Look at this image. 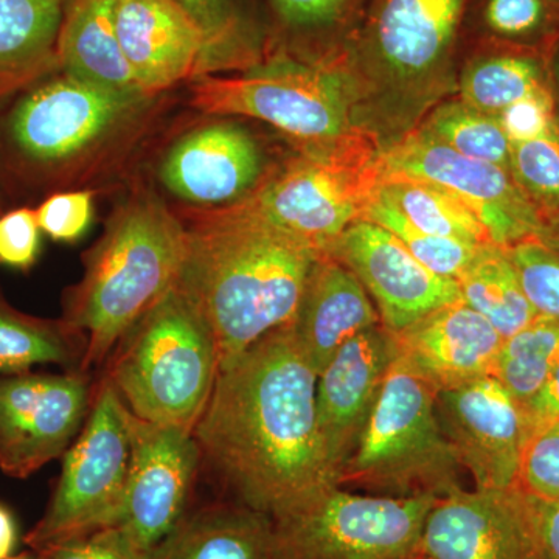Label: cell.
Returning <instances> with one entry per match:
<instances>
[{
  "mask_svg": "<svg viewBox=\"0 0 559 559\" xmlns=\"http://www.w3.org/2000/svg\"><path fill=\"white\" fill-rule=\"evenodd\" d=\"M318 373L289 326L221 364L194 439L238 496L272 520L336 487L320 451Z\"/></svg>",
  "mask_w": 559,
  "mask_h": 559,
  "instance_id": "obj_1",
  "label": "cell"
},
{
  "mask_svg": "<svg viewBox=\"0 0 559 559\" xmlns=\"http://www.w3.org/2000/svg\"><path fill=\"white\" fill-rule=\"evenodd\" d=\"M320 253L235 204L202 213L187 229L176 286L212 331L219 366L288 325Z\"/></svg>",
  "mask_w": 559,
  "mask_h": 559,
  "instance_id": "obj_2",
  "label": "cell"
},
{
  "mask_svg": "<svg viewBox=\"0 0 559 559\" xmlns=\"http://www.w3.org/2000/svg\"><path fill=\"white\" fill-rule=\"evenodd\" d=\"M187 227L151 193L124 202L100 241L84 257V275L70 290L62 325L84 337L81 371L102 366L121 340L162 299L182 271Z\"/></svg>",
  "mask_w": 559,
  "mask_h": 559,
  "instance_id": "obj_3",
  "label": "cell"
},
{
  "mask_svg": "<svg viewBox=\"0 0 559 559\" xmlns=\"http://www.w3.org/2000/svg\"><path fill=\"white\" fill-rule=\"evenodd\" d=\"M218 369L212 331L175 286L117 345L106 378L135 417L194 430Z\"/></svg>",
  "mask_w": 559,
  "mask_h": 559,
  "instance_id": "obj_4",
  "label": "cell"
},
{
  "mask_svg": "<svg viewBox=\"0 0 559 559\" xmlns=\"http://www.w3.org/2000/svg\"><path fill=\"white\" fill-rule=\"evenodd\" d=\"M355 68L348 53L308 60L282 53L238 75H202L191 105L210 116L266 121L300 146L342 138L355 128Z\"/></svg>",
  "mask_w": 559,
  "mask_h": 559,
  "instance_id": "obj_5",
  "label": "cell"
},
{
  "mask_svg": "<svg viewBox=\"0 0 559 559\" xmlns=\"http://www.w3.org/2000/svg\"><path fill=\"white\" fill-rule=\"evenodd\" d=\"M462 466L441 429L436 392L396 356L337 487L390 498H444L463 488Z\"/></svg>",
  "mask_w": 559,
  "mask_h": 559,
  "instance_id": "obj_6",
  "label": "cell"
},
{
  "mask_svg": "<svg viewBox=\"0 0 559 559\" xmlns=\"http://www.w3.org/2000/svg\"><path fill=\"white\" fill-rule=\"evenodd\" d=\"M382 173V151L373 135L355 127L331 142L301 146L235 205L323 252L362 218Z\"/></svg>",
  "mask_w": 559,
  "mask_h": 559,
  "instance_id": "obj_7",
  "label": "cell"
},
{
  "mask_svg": "<svg viewBox=\"0 0 559 559\" xmlns=\"http://www.w3.org/2000/svg\"><path fill=\"white\" fill-rule=\"evenodd\" d=\"M131 459V412L105 377L46 513L25 536L33 551L119 524Z\"/></svg>",
  "mask_w": 559,
  "mask_h": 559,
  "instance_id": "obj_8",
  "label": "cell"
},
{
  "mask_svg": "<svg viewBox=\"0 0 559 559\" xmlns=\"http://www.w3.org/2000/svg\"><path fill=\"white\" fill-rule=\"evenodd\" d=\"M439 498L356 495L330 487L274 518V559H414Z\"/></svg>",
  "mask_w": 559,
  "mask_h": 559,
  "instance_id": "obj_9",
  "label": "cell"
},
{
  "mask_svg": "<svg viewBox=\"0 0 559 559\" xmlns=\"http://www.w3.org/2000/svg\"><path fill=\"white\" fill-rule=\"evenodd\" d=\"M150 95L105 90L61 73L32 87L7 120L11 148L27 164L57 168L119 132Z\"/></svg>",
  "mask_w": 559,
  "mask_h": 559,
  "instance_id": "obj_10",
  "label": "cell"
},
{
  "mask_svg": "<svg viewBox=\"0 0 559 559\" xmlns=\"http://www.w3.org/2000/svg\"><path fill=\"white\" fill-rule=\"evenodd\" d=\"M382 176L426 180L452 191L473 210L492 245L511 248L525 240L551 245L549 230L510 171L462 156L425 131H414L382 151Z\"/></svg>",
  "mask_w": 559,
  "mask_h": 559,
  "instance_id": "obj_11",
  "label": "cell"
},
{
  "mask_svg": "<svg viewBox=\"0 0 559 559\" xmlns=\"http://www.w3.org/2000/svg\"><path fill=\"white\" fill-rule=\"evenodd\" d=\"M469 0H369L349 44L353 68L389 83H425L450 68Z\"/></svg>",
  "mask_w": 559,
  "mask_h": 559,
  "instance_id": "obj_12",
  "label": "cell"
},
{
  "mask_svg": "<svg viewBox=\"0 0 559 559\" xmlns=\"http://www.w3.org/2000/svg\"><path fill=\"white\" fill-rule=\"evenodd\" d=\"M201 457L193 430L131 414L130 469L117 527L151 557L189 516Z\"/></svg>",
  "mask_w": 559,
  "mask_h": 559,
  "instance_id": "obj_13",
  "label": "cell"
},
{
  "mask_svg": "<svg viewBox=\"0 0 559 559\" xmlns=\"http://www.w3.org/2000/svg\"><path fill=\"white\" fill-rule=\"evenodd\" d=\"M91 388L84 371L0 378V471L25 479L62 457L86 423Z\"/></svg>",
  "mask_w": 559,
  "mask_h": 559,
  "instance_id": "obj_14",
  "label": "cell"
},
{
  "mask_svg": "<svg viewBox=\"0 0 559 559\" xmlns=\"http://www.w3.org/2000/svg\"><path fill=\"white\" fill-rule=\"evenodd\" d=\"M444 437L476 489L518 487L530 439L520 401L495 377L436 393Z\"/></svg>",
  "mask_w": 559,
  "mask_h": 559,
  "instance_id": "obj_15",
  "label": "cell"
},
{
  "mask_svg": "<svg viewBox=\"0 0 559 559\" xmlns=\"http://www.w3.org/2000/svg\"><path fill=\"white\" fill-rule=\"evenodd\" d=\"M429 559H546L535 507L520 487L460 488L437 499L426 518Z\"/></svg>",
  "mask_w": 559,
  "mask_h": 559,
  "instance_id": "obj_16",
  "label": "cell"
},
{
  "mask_svg": "<svg viewBox=\"0 0 559 559\" xmlns=\"http://www.w3.org/2000/svg\"><path fill=\"white\" fill-rule=\"evenodd\" d=\"M323 252L356 275L392 333L462 300L457 280L433 274L395 235L370 221L353 223Z\"/></svg>",
  "mask_w": 559,
  "mask_h": 559,
  "instance_id": "obj_17",
  "label": "cell"
},
{
  "mask_svg": "<svg viewBox=\"0 0 559 559\" xmlns=\"http://www.w3.org/2000/svg\"><path fill=\"white\" fill-rule=\"evenodd\" d=\"M395 358V336L380 323L345 342L319 373L316 419L320 451L336 487L369 425Z\"/></svg>",
  "mask_w": 559,
  "mask_h": 559,
  "instance_id": "obj_18",
  "label": "cell"
},
{
  "mask_svg": "<svg viewBox=\"0 0 559 559\" xmlns=\"http://www.w3.org/2000/svg\"><path fill=\"white\" fill-rule=\"evenodd\" d=\"M396 356L433 392L492 377L503 337L463 300L393 333Z\"/></svg>",
  "mask_w": 559,
  "mask_h": 559,
  "instance_id": "obj_19",
  "label": "cell"
},
{
  "mask_svg": "<svg viewBox=\"0 0 559 559\" xmlns=\"http://www.w3.org/2000/svg\"><path fill=\"white\" fill-rule=\"evenodd\" d=\"M160 179L179 200L226 207L259 186L260 148L245 128L223 121L207 124L173 146Z\"/></svg>",
  "mask_w": 559,
  "mask_h": 559,
  "instance_id": "obj_20",
  "label": "cell"
},
{
  "mask_svg": "<svg viewBox=\"0 0 559 559\" xmlns=\"http://www.w3.org/2000/svg\"><path fill=\"white\" fill-rule=\"evenodd\" d=\"M121 49L146 95L200 75L204 39L170 0H116Z\"/></svg>",
  "mask_w": 559,
  "mask_h": 559,
  "instance_id": "obj_21",
  "label": "cell"
},
{
  "mask_svg": "<svg viewBox=\"0 0 559 559\" xmlns=\"http://www.w3.org/2000/svg\"><path fill=\"white\" fill-rule=\"evenodd\" d=\"M380 323V314L356 275L329 253H320L288 323L318 377L345 342Z\"/></svg>",
  "mask_w": 559,
  "mask_h": 559,
  "instance_id": "obj_22",
  "label": "cell"
},
{
  "mask_svg": "<svg viewBox=\"0 0 559 559\" xmlns=\"http://www.w3.org/2000/svg\"><path fill=\"white\" fill-rule=\"evenodd\" d=\"M58 69L117 92H139L117 33L116 0H69L57 46Z\"/></svg>",
  "mask_w": 559,
  "mask_h": 559,
  "instance_id": "obj_23",
  "label": "cell"
},
{
  "mask_svg": "<svg viewBox=\"0 0 559 559\" xmlns=\"http://www.w3.org/2000/svg\"><path fill=\"white\" fill-rule=\"evenodd\" d=\"M69 0H0V103L58 69Z\"/></svg>",
  "mask_w": 559,
  "mask_h": 559,
  "instance_id": "obj_24",
  "label": "cell"
},
{
  "mask_svg": "<svg viewBox=\"0 0 559 559\" xmlns=\"http://www.w3.org/2000/svg\"><path fill=\"white\" fill-rule=\"evenodd\" d=\"M156 559H274V521L238 502L190 513Z\"/></svg>",
  "mask_w": 559,
  "mask_h": 559,
  "instance_id": "obj_25",
  "label": "cell"
},
{
  "mask_svg": "<svg viewBox=\"0 0 559 559\" xmlns=\"http://www.w3.org/2000/svg\"><path fill=\"white\" fill-rule=\"evenodd\" d=\"M460 83L463 103L498 117L513 103L549 86L547 50L480 40L479 51L466 66Z\"/></svg>",
  "mask_w": 559,
  "mask_h": 559,
  "instance_id": "obj_26",
  "label": "cell"
},
{
  "mask_svg": "<svg viewBox=\"0 0 559 559\" xmlns=\"http://www.w3.org/2000/svg\"><path fill=\"white\" fill-rule=\"evenodd\" d=\"M460 296L484 316L503 340L538 318L522 289L509 248L485 242L459 275Z\"/></svg>",
  "mask_w": 559,
  "mask_h": 559,
  "instance_id": "obj_27",
  "label": "cell"
},
{
  "mask_svg": "<svg viewBox=\"0 0 559 559\" xmlns=\"http://www.w3.org/2000/svg\"><path fill=\"white\" fill-rule=\"evenodd\" d=\"M285 39L282 53L308 60L348 53L364 0H270Z\"/></svg>",
  "mask_w": 559,
  "mask_h": 559,
  "instance_id": "obj_28",
  "label": "cell"
},
{
  "mask_svg": "<svg viewBox=\"0 0 559 559\" xmlns=\"http://www.w3.org/2000/svg\"><path fill=\"white\" fill-rule=\"evenodd\" d=\"M204 39L202 75L218 70H245L264 58L266 36L245 0H170Z\"/></svg>",
  "mask_w": 559,
  "mask_h": 559,
  "instance_id": "obj_29",
  "label": "cell"
},
{
  "mask_svg": "<svg viewBox=\"0 0 559 559\" xmlns=\"http://www.w3.org/2000/svg\"><path fill=\"white\" fill-rule=\"evenodd\" d=\"M377 193L423 231L468 245L491 242L473 210L443 187L426 180L382 176Z\"/></svg>",
  "mask_w": 559,
  "mask_h": 559,
  "instance_id": "obj_30",
  "label": "cell"
},
{
  "mask_svg": "<svg viewBox=\"0 0 559 559\" xmlns=\"http://www.w3.org/2000/svg\"><path fill=\"white\" fill-rule=\"evenodd\" d=\"M61 323L31 318L0 300V373H27L35 366H70L83 348Z\"/></svg>",
  "mask_w": 559,
  "mask_h": 559,
  "instance_id": "obj_31",
  "label": "cell"
},
{
  "mask_svg": "<svg viewBox=\"0 0 559 559\" xmlns=\"http://www.w3.org/2000/svg\"><path fill=\"white\" fill-rule=\"evenodd\" d=\"M480 40L549 50L559 36V7L555 0H474L466 14Z\"/></svg>",
  "mask_w": 559,
  "mask_h": 559,
  "instance_id": "obj_32",
  "label": "cell"
},
{
  "mask_svg": "<svg viewBox=\"0 0 559 559\" xmlns=\"http://www.w3.org/2000/svg\"><path fill=\"white\" fill-rule=\"evenodd\" d=\"M559 366V320L538 316L525 329L503 340L492 377L522 407Z\"/></svg>",
  "mask_w": 559,
  "mask_h": 559,
  "instance_id": "obj_33",
  "label": "cell"
},
{
  "mask_svg": "<svg viewBox=\"0 0 559 559\" xmlns=\"http://www.w3.org/2000/svg\"><path fill=\"white\" fill-rule=\"evenodd\" d=\"M419 130L471 159L488 162L510 171L511 143L498 117L450 102L430 114Z\"/></svg>",
  "mask_w": 559,
  "mask_h": 559,
  "instance_id": "obj_34",
  "label": "cell"
},
{
  "mask_svg": "<svg viewBox=\"0 0 559 559\" xmlns=\"http://www.w3.org/2000/svg\"><path fill=\"white\" fill-rule=\"evenodd\" d=\"M510 173L559 246V127L544 138L511 145Z\"/></svg>",
  "mask_w": 559,
  "mask_h": 559,
  "instance_id": "obj_35",
  "label": "cell"
},
{
  "mask_svg": "<svg viewBox=\"0 0 559 559\" xmlns=\"http://www.w3.org/2000/svg\"><path fill=\"white\" fill-rule=\"evenodd\" d=\"M360 219L378 224L395 235L423 266L440 277L457 280L480 246L437 237L418 229L400 210L382 200L378 193L371 198Z\"/></svg>",
  "mask_w": 559,
  "mask_h": 559,
  "instance_id": "obj_36",
  "label": "cell"
},
{
  "mask_svg": "<svg viewBox=\"0 0 559 559\" xmlns=\"http://www.w3.org/2000/svg\"><path fill=\"white\" fill-rule=\"evenodd\" d=\"M509 252L532 307L544 318L559 320V246L525 240Z\"/></svg>",
  "mask_w": 559,
  "mask_h": 559,
  "instance_id": "obj_37",
  "label": "cell"
},
{
  "mask_svg": "<svg viewBox=\"0 0 559 559\" xmlns=\"http://www.w3.org/2000/svg\"><path fill=\"white\" fill-rule=\"evenodd\" d=\"M518 487L533 498H559V418L530 437Z\"/></svg>",
  "mask_w": 559,
  "mask_h": 559,
  "instance_id": "obj_38",
  "label": "cell"
},
{
  "mask_svg": "<svg viewBox=\"0 0 559 559\" xmlns=\"http://www.w3.org/2000/svg\"><path fill=\"white\" fill-rule=\"evenodd\" d=\"M498 120L511 145L550 134L559 127L551 86L540 87L522 100L513 103L499 114Z\"/></svg>",
  "mask_w": 559,
  "mask_h": 559,
  "instance_id": "obj_39",
  "label": "cell"
},
{
  "mask_svg": "<svg viewBox=\"0 0 559 559\" xmlns=\"http://www.w3.org/2000/svg\"><path fill=\"white\" fill-rule=\"evenodd\" d=\"M35 212L40 231L51 240L72 242L91 226L94 198L90 191H64L44 201Z\"/></svg>",
  "mask_w": 559,
  "mask_h": 559,
  "instance_id": "obj_40",
  "label": "cell"
},
{
  "mask_svg": "<svg viewBox=\"0 0 559 559\" xmlns=\"http://www.w3.org/2000/svg\"><path fill=\"white\" fill-rule=\"evenodd\" d=\"M35 554L38 559H156L135 546L117 525L55 544Z\"/></svg>",
  "mask_w": 559,
  "mask_h": 559,
  "instance_id": "obj_41",
  "label": "cell"
},
{
  "mask_svg": "<svg viewBox=\"0 0 559 559\" xmlns=\"http://www.w3.org/2000/svg\"><path fill=\"white\" fill-rule=\"evenodd\" d=\"M40 227L35 210L17 209L0 216V264L31 270L38 259Z\"/></svg>",
  "mask_w": 559,
  "mask_h": 559,
  "instance_id": "obj_42",
  "label": "cell"
},
{
  "mask_svg": "<svg viewBox=\"0 0 559 559\" xmlns=\"http://www.w3.org/2000/svg\"><path fill=\"white\" fill-rule=\"evenodd\" d=\"M530 437L535 430L559 418V366L550 374L546 384L524 406Z\"/></svg>",
  "mask_w": 559,
  "mask_h": 559,
  "instance_id": "obj_43",
  "label": "cell"
},
{
  "mask_svg": "<svg viewBox=\"0 0 559 559\" xmlns=\"http://www.w3.org/2000/svg\"><path fill=\"white\" fill-rule=\"evenodd\" d=\"M530 498L535 507L540 543H543L546 559H559V498L538 499L533 496Z\"/></svg>",
  "mask_w": 559,
  "mask_h": 559,
  "instance_id": "obj_44",
  "label": "cell"
},
{
  "mask_svg": "<svg viewBox=\"0 0 559 559\" xmlns=\"http://www.w3.org/2000/svg\"><path fill=\"white\" fill-rule=\"evenodd\" d=\"M17 527L13 514L0 506V559H10L16 549Z\"/></svg>",
  "mask_w": 559,
  "mask_h": 559,
  "instance_id": "obj_45",
  "label": "cell"
},
{
  "mask_svg": "<svg viewBox=\"0 0 559 559\" xmlns=\"http://www.w3.org/2000/svg\"><path fill=\"white\" fill-rule=\"evenodd\" d=\"M547 58H549L551 83H557L559 87V36L551 43L549 50H547Z\"/></svg>",
  "mask_w": 559,
  "mask_h": 559,
  "instance_id": "obj_46",
  "label": "cell"
},
{
  "mask_svg": "<svg viewBox=\"0 0 559 559\" xmlns=\"http://www.w3.org/2000/svg\"><path fill=\"white\" fill-rule=\"evenodd\" d=\"M10 559H38V557H36L35 551H33V554H22L17 555V557H11Z\"/></svg>",
  "mask_w": 559,
  "mask_h": 559,
  "instance_id": "obj_47",
  "label": "cell"
},
{
  "mask_svg": "<svg viewBox=\"0 0 559 559\" xmlns=\"http://www.w3.org/2000/svg\"><path fill=\"white\" fill-rule=\"evenodd\" d=\"M414 559H429L428 557H425V555H418L417 558H414Z\"/></svg>",
  "mask_w": 559,
  "mask_h": 559,
  "instance_id": "obj_48",
  "label": "cell"
},
{
  "mask_svg": "<svg viewBox=\"0 0 559 559\" xmlns=\"http://www.w3.org/2000/svg\"><path fill=\"white\" fill-rule=\"evenodd\" d=\"M555 2H557V3H558V7H559V0H555Z\"/></svg>",
  "mask_w": 559,
  "mask_h": 559,
  "instance_id": "obj_49",
  "label": "cell"
}]
</instances>
